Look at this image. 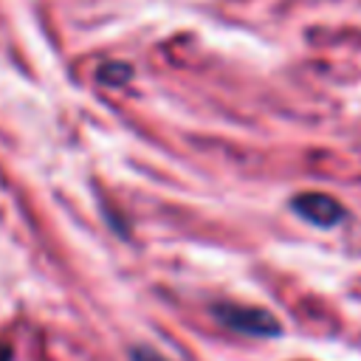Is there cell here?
<instances>
[{"instance_id": "obj_1", "label": "cell", "mask_w": 361, "mask_h": 361, "mask_svg": "<svg viewBox=\"0 0 361 361\" xmlns=\"http://www.w3.org/2000/svg\"><path fill=\"white\" fill-rule=\"evenodd\" d=\"M212 316L223 327H228L234 333H243V336H254V338H271V336L282 333V324L268 310L254 307V305L217 302V305H212Z\"/></svg>"}, {"instance_id": "obj_2", "label": "cell", "mask_w": 361, "mask_h": 361, "mask_svg": "<svg viewBox=\"0 0 361 361\" xmlns=\"http://www.w3.org/2000/svg\"><path fill=\"white\" fill-rule=\"evenodd\" d=\"M290 209L302 220H307V223H313L319 228H330V226H336V223H341L347 217V209L336 197H330L324 192H302V195L290 197Z\"/></svg>"}, {"instance_id": "obj_3", "label": "cell", "mask_w": 361, "mask_h": 361, "mask_svg": "<svg viewBox=\"0 0 361 361\" xmlns=\"http://www.w3.org/2000/svg\"><path fill=\"white\" fill-rule=\"evenodd\" d=\"M130 76H133L130 65H121V62H107V65L99 71V79L107 82V85H124Z\"/></svg>"}, {"instance_id": "obj_4", "label": "cell", "mask_w": 361, "mask_h": 361, "mask_svg": "<svg viewBox=\"0 0 361 361\" xmlns=\"http://www.w3.org/2000/svg\"><path fill=\"white\" fill-rule=\"evenodd\" d=\"M130 361H166L158 350L147 347V344H138V347H130Z\"/></svg>"}, {"instance_id": "obj_5", "label": "cell", "mask_w": 361, "mask_h": 361, "mask_svg": "<svg viewBox=\"0 0 361 361\" xmlns=\"http://www.w3.org/2000/svg\"><path fill=\"white\" fill-rule=\"evenodd\" d=\"M0 361H11V347L8 344H0Z\"/></svg>"}]
</instances>
